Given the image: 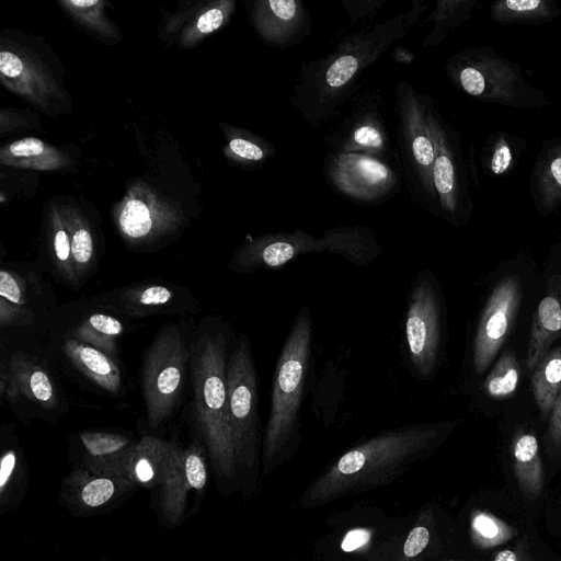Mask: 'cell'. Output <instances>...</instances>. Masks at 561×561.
<instances>
[{
	"mask_svg": "<svg viewBox=\"0 0 561 561\" xmlns=\"http://www.w3.org/2000/svg\"><path fill=\"white\" fill-rule=\"evenodd\" d=\"M312 314L308 306L297 313L276 362L266 425V449L276 455L294 442L312 359Z\"/></svg>",
	"mask_w": 561,
	"mask_h": 561,
	"instance_id": "1",
	"label": "cell"
},
{
	"mask_svg": "<svg viewBox=\"0 0 561 561\" xmlns=\"http://www.w3.org/2000/svg\"><path fill=\"white\" fill-rule=\"evenodd\" d=\"M227 341L219 332H206L194 351L193 416L210 448L220 458H230L233 442L228 412Z\"/></svg>",
	"mask_w": 561,
	"mask_h": 561,
	"instance_id": "2",
	"label": "cell"
},
{
	"mask_svg": "<svg viewBox=\"0 0 561 561\" xmlns=\"http://www.w3.org/2000/svg\"><path fill=\"white\" fill-rule=\"evenodd\" d=\"M188 350L176 327L168 324L154 339L142 366L147 421L157 426L173 411L185 383Z\"/></svg>",
	"mask_w": 561,
	"mask_h": 561,
	"instance_id": "3",
	"label": "cell"
},
{
	"mask_svg": "<svg viewBox=\"0 0 561 561\" xmlns=\"http://www.w3.org/2000/svg\"><path fill=\"white\" fill-rule=\"evenodd\" d=\"M461 88L471 96L515 107H539L543 94L528 85L519 67L493 50L473 53L458 73Z\"/></svg>",
	"mask_w": 561,
	"mask_h": 561,
	"instance_id": "4",
	"label": "cell"
},
{
	"mask_svg": "<svg viewBox=\"0 0 561 561\" xmlns=\"http://www.w3.org/2000/svg\"><path fill=\"white\" fill-rule=\"evenodd\" d=\"M470 516L472 543L484 561L495 551L538 530L537 522L508 490H486Z\"/></svg>",
	"mask_w": 561,
	"mask_h": 561,
	"instance_id": "5",
	"label": "cell"
},
{
	"mask_svg": "<svg viewBox=\"0 0 561 561\" xmlns=\"http://www.w3.org/2000/svg\"><path fill=\"white\" fill-rule=\"evenodd\" d=\"M405 340L413 369L423 378L431 377L442 345V310L430 276L420 275L412 287L405 316Z\"/></svg>",
	"mask_w": 561,
	"mask_h": 561,
	"instance_id": "6",
	"label": "cell"
},
{
	"mask_svg": "<svg viewBox=\"0 0 561 561\" xmlns=\"http://www.w3.org/2000/svg\"><path fill=\"white\" fill-rule=\"evenodd\" d=\"M228 412L234 450L255 440L259 424V376L250 340L241 335L227 365Z\"/></svg>",
	"mask_w": 561,
	"mask_h": 561,
	"instance_id": "7",
	"label": "cell"
},
{
	"mask_svg": "<svg viewBox=\"0 0 561 561\" xmlns=\"http://www.w3.org/2000/svg\"><path fill=\"white\" fill-rule=\"evenodd\" d=\"M520 283L514 275L502 278L488 298L473 342L472 363L483 374L505 342L520 305Z\"/></svg>",
	"mask_w": 561,
	"mask_h": 561,
	"instance_id": "8",
	"label": "cell"
},
{
	"mask_svg": "<svg viewBox=\"0 0 561 561\" xmlns=\"http://www.w3.org/2000/svg\"><path fill=\"white\" fill-rule=\"evenodd\" d=\"M512 486L507 490L536 520L543 516L548 499L545 465L537 436L518 431L511 443Z\"/></svg>",
	"mask_w": 561,
	"mask_h": 561,
	"instance_id": "9",
	"label": "cell"
},
{
	"mask_svg": "<svg viewBox=\"0 0 561 561\" xmlns=\"http://www.w3.org/2000/svg\"><path fill=\"white\" fill-rule=\"evenodd\" d=\"M64 352L71 363L98 386L111 393L121 390L122 374L113 357L73 337L66 340Z\"/></svg>",
	"mask_w": 561,
	"mask_h": 561,
	"instance_id": "10",
	"label": "cell"
},
{
	"mask_svg": "<svg viewBox=\"0 0 561 561\" xmlns=\"http://www.w3.org/2000/svg\"><path fill=\"white\" fill-rule=\"evenodd\" d=\"M559 335H561V299L556 295H547L540 300L533 320L526 356L529 370H534Z\"/></svg>",
	"mask_w": 561,
	"mask_h": 561,
	"instance_id": "11",
	"label": "cell"
},
{
	"mask_svg": "<svg viewBox=\"0 0 561 561\" xmlns=\"http://www.w3.org/2000/svg\"><path fill=\"white\" fill-rule=\"evenodd\" d=\"M0 159L7 165L36 170L60 169L66 162L60 151L33 137L13 141L4 147Z\"/></svg>",
	"mask_w": 561,
	"mask_h": 561,
	"instance_id": "12",
	"label": "cell"
},
{
	"mask_svg": "<svg viewBox=\"0 0 561 561\" xmlns=\"http://www.w3.org/2000/svg\"><path fill=\"white\" fill-rule=\"evenodd\" d=\"M10 368L19 383L22 396L46 409L57 403V394L47 373L22 352H15L10 360Z\"/></svg>",
	"mask_w": 561,
	"mask_h": 561,
	"instance_id": "13",
	"label": "cell"
},
{
	"mask_svg": "<svg viewBox=\"0 0 561 561\" xmlns=\"http://www.w3.org/2000/svg\"><path fill=\"white\" fill-rule=\"evenodd\" d=\"M531 388L541 414L547 416L561 388V345L550 348L538 362L533 370Z\"/></svg>",
	"mask_w": 561,
	"mask_h": 561,
	"instance_id": "14",
	"label": "cell"
},
{
	"mask_svg": "<svg viewBox=\"0 0 561 561\" xmlns=\"http://www.w3.org/2000/svg\"><path fill=\"white\" fill-rule=\"evenodd\" d=\"M534 176L537 201L545 210H553L561 204V145L539 157Z\"/></svg>",
	"mask_w": 561,
	"mask_h": 561,
	"instance_id": "15",
	"label": "cell"
},
{
	"mask_svg": "<svg viewBox=\"0 0 561 561\" xmlns=\"http://www.w3.org/2000/svg\"><path fill=\"white\" fill-rule=\"evenodd\" d=\"M124 332L123 323L105 313L89 314L73 331V339L89 344L113 357L116 354L117 339Z\"/></svg>",
	"mask_w": 561,
	"mask_h": 561,
	"instance_id": "16",
	"label": "cell"
},
{
	"mask_svg": "<svg viewBox=\"0 0 561 561\" xmlns=\"http://www.w3.org/2000/svg\"><path fill=\"white\" fill-rule=\"evenodd\" d=\"M559 9L546 0H503L494 3L490 14L501 24L539 23L554 19Z\"/></svg>",
	"mask_w": 561,
	"mask_h": 561,
	"instance_id": "17",
	"label": "cell"
},
{
	"mask_svg": "<svg viewBox=\"0 0 561 561\" xmlns=\"http://www.w3.org/2000/svg\"><path fill=\"white\" fill-rule=\"evenodd\" d=\"M118 225L122 233L129 240L150 239L168 228V224L156 218L151 209L139 199H130L125 204Z\"/></svg>",
	"mask_w": 561,
	"mask_h": 561,
	"instance_id": "18",
	"label": "cell"
},
{
	"mask_svg": "<svg viewBox=\"0 0 561 561\" xmlns=\"http://www.w3.org/2000/svg\"><path fill=\"white\" fill-rule=\"evenodd\" d=\"M0 72L2 80L8 81V85L33 99H35L34 95H37L35 88L43 85L41 76L35 70H32L25 60L11 50H1Z\"/></svg>",
	"mask_w": 561,
	"mask_h": 561,
	"instance_id": "19",
	"label": "cell"
},
{
	"mask_svg": "<svg viewBox=\"0 0 561 561\" xmlns=\"http://www.w3.org/2000/svg\"><path fill=\"white\" fill-rule=\"evenodd\" d=\"M520 378L518 360L512 352H505L488 374L484 392L494 399L507 398L515 392Z\"/></svg>",
	"mask_w": 561,
	"mask_h": 561,
	"instance_id": "20",
	"label": "cell"
},
{
	"mask_svg": "<svg viewBox=\"0 0 561 561\" xmlns=\"http://www.w3.org/2000/svg\"><path fill=\"white\" fill-rule=\"evenodd\" d=\"M554 553L536 530L495 551L485 561H550Z\"/></svg>",
	"mask_w": 561,
	"mask_h": 561,
	"instance_id": "21",
	"label": "cell"
},
{
	"mask_svg": "<svg viewBox=\"0 0 561 561\" xmlns=\"http://www.w3.org/2000/svg\"><path fill=\"white\" fill-rule=\"evenodd\" d=\"M174 297V293L167 286L146 285L128 289L122 296L127 309L140 313L158 309L168 305Z\"/></svg>",
	"mask_w": 561,
	"mask_h": 561,
	"instance_id": "22",
	"label": "cell"
},
{
	"mask_svg": "<svg viewBox=\"0 0 561 561\" xmlns=\"http://www.w3.org/2000/svg\"><path fill=\"white\" fill-rule=\"evenodd\" d=\"M71 242L72 263L78 280L90 270L94 257V242L89 228L78 221L66 225Z\"/></svg>",
	"mask_w": 561,
	"mask_h": 561,
	"instance_id": "23",
	"label": "cell"
},
{
	"mask_svg": "<svg viewBox=\"0 0 561 561\" xmlns=\"http://www.w3.org/2000/svg\"><path fill=\"white\" fill-rule=\"evenodd\" d=\"M80 438L88 454L94 458L114 457L130 446L127 437L113 433L83 432Z\"/></svg>",
	"mask_w": 561,
	"mask_h": 561,
	"instance_id": "24",
	"label": "cell"
},
{
	"mask_svg": "<svg viewBox=\"0 0 561 561\" xmlns=\"http://www.w3.org/2000/svg\"><path fill=\"white\" fill-rule=\"evenodd\" d=\"M53 251L56 267L59 274L72 284L78 283L75 273L71 242L69 231L60 220H56L53 226Z\"/></svg>",
	"mask_w": 561,
	"mask_h": 561,
	"instance_id": "25",
	"label": "cell"
},
{
	"mask_svg": "<svg viewBox=\"0 0 561 561\" xmlns=\"http://www.w3.org/2000/svg\"><path fill=\"white\" fill-rule=\"evenodd\" d=\"M434 184L448 207H453L455 193V167L450 157L440 152L434 162Z\"/></svg>",
	"mask_w": 561,
	"mask_h": 561,
	"instance_id": "26",
	"label": "cell"
},
{
	"mask_svg": "<svg viewBox=\"0 0 561 561\" xmlns=\"http://www.w3.org/2000/svg\"><path fill=\"white\" fill-rule=\"evenodd\" d=\"M0 298H3L16 306L26 307L28 302V294L25 279L13 271L1 270Z\"/></svg>",
	"mask_w": 561,
	"mask_h": 561,
	"instance_id": "27",
	"label": "cell"
},
{
	"mask_svg": "<svg viewBox=\"0 0 561 561\" xmlns=\"http://www.w3.org/2000/svg\"><path fill=\"white\" fill-rule=\"evenodd\" d=\"M357 69V59L351 55L337 58L328 69L327 83L332 88L345 84Z\"/></svg>",
	"mask_w": 561,
	"mask_h": 561,
	"instance_id": "28",
	"label": "cell"
},
{
	"mask_svg": "<svg viewBox=\"0 0 561 561\" xmlns=\"http://www.w3.org/2000/svg\"><path fill=\"white\" fill-rule=\"evenodd\" d=\"M547 448L551 457H561V388L550 411Z\"/></svg>",
	"mask_w": 561,
	"mask_h": 561,
	"instance_id": "29",
	"label": "cell"
},
{
	"mask_svg": "<svg viewBox=\"0 0 561 561\" xmlns=\"http://www.w3.org/2000/svg\"><path fill=\"white\" fill-rule=\"evenodd\" d=\"M34 314L26 307L16 306L0 298V327L5 329L13 325H28L33 322Z\"/></svg>",
	"mask_w": 561,
	"mask_h": 561,
	"instance_id": "30",
	"label": "cell"
},
{
	"mask_svg": "<svg viewBox=\"0 0 561 561\" xmlns=\"http://www.w3.org/2000/svg\"><path fill=\"white\" fill-rule=\"evenodd\" d=\"M114 492V484L111 480L100 478L89 482L82 491V500L89 506H99L105 503Z\"/></svg>",
	"mask_w": 561,
	"mask_h": 561,
	"instance_id": "31",
	"label": "cell"
},
{
	"mask_svg": "<svg viewBox=\"0 0 561 561\" xmlns=\"http://www.w3.org/2000/svg\"><path fill=\"white\" fill-rule=\"evenodd\" d=\"M513 161L512 149L507 141L499 139L492 150L489 169L494 175H503L511 167Z\"/></svg>",
	"mask_w": 561,
	"mask_h": 561,
	"instance_id": "32",
	"label": "cell"
},
{
	"mask_svg": "<svg viewBox=\"0 0 561 561\" xmlns=\"http://www.w3.org/2000/svg\"><path fill=\"white\" fill-rule=\"evenodd\" d=\"M0 394L10 403H16L22 396L21 389L10 365L4 359L1 363L0 369Z\"/></svg>",
	"mask_w": 561,
	"mask_h": 561,
	"instance_id": "33",
	"label": "cell"
},
{
	"mask_svg": "<svg viewBox=\"0 0 561 561\" xmlns=\"http://www.w3.org/2000/svg\"><path fill=\"white\" fill-rule=\"evenodd\" d=\"M184 467L188 483L195 489H202L206 482V471L201 456L196 453L187 454Z\"/></svg>",
	"mask_w": 561,
	"mask_h": 561,
	"instance_id": "34",
	"label": "cell"
},
{
	"mask_svg": "<svg viewBox=\"0 0 561 561\" xmlns=\"http://www.w3.org/2000/svg\"><path fill=\"white\" fill-rule=\"evenodd\" d=\"M365 465V456L363 451L356 447L345 453L336 463V470L344 476H351L359 472Z\"/></svg>",
	"mask_w": 561,
	"mask_h": 561,
	"instance_id": "35",
	"label": "cell"
},
{
	"mask_svg": "<svg viewBox=\"0 0 561 561\" xmlns=\"http://www.w3.org/2000/svg\"><path fill=\"white\" fill-rule=\"evenodd\" d=\"M430 539L428 530L419 526L411 530L404 543V553L408 557H415L427 546Z\"/></svg>",
	"mask_w": 561,
	"mask_h": 561,
	"instance_id": "36",
	"label": "cell"
},
{
	"mask_svg": "<svg viewBox=\"0 0 561 561\" xmlns=\"http://www.w3.org/2000/svg\"><path fill=\"white\" fill-rule=\"evenodd\" d=\"M542 517L550 534L561 527V489L553 499L547 500Z\"/></svg>",
	"mask_w": 561,
	"mask_h": 561,
	"instance_id": "37",
	"label": "cell"
},
{
	"mask_svg": "<svg viewBox=\"0 0 561 561\" xmlns=\"http://www.w3.org/2000/svg\"><path fill=\"white\" fill-rule=\"evenodd\" d=\"M412 150L414 158L420 164L424 167L432 165L434 161V147L426 136L420 135L415 137L412 144Z\"/></svg>",
	"mask_w": 561,
	"mask_h": 561,
	"instance_id": "38",
	"label": "cell"
},
{
	"mask_svg": "<svg viewBox=\"0 0 561 561\" xmlns=\"http://www.w3.org/2000/svg\"><path fill=\"white\" fill-rule=\"evenodd\" d=\"M224 21V12L218 9L214 8L205 13H203L197 22H196V28L202 34H208L217 30Z\"/></svg>",
	"mask_w": 561,
	"mask_h": 561,
	"instance_id": "39",
	"label": "cell"
},
{
	"mask_svg": "<svg viewBox=\"0 0 561 561\" xmlns=\"http://www.w3.org/2000/svg\"><path fill=\"white\" fill-rule=\"evenodd\" d=\"M229 147L232 152L244 159L260 160L263 158L262 149L245 139L234 138L230 141Z\"/></svg>",
	"mask_w": 561,
	"mask_h": 561,
	"instance_id": "40",
	"label": "cell"
},
{
	"mask_svg": "<svg viewBox=\"0 0 561 561\" xmlns=\"http://www.w3.org/2000/svg\"><path fill=\"white\" fill-rule=\"evenodd\" d=\"M354 140L363 146L380 147L382 142L379 131L370 126H362L354 133Z\"/></svg>",
	"mask_w": 561,
	"mask_h": 561,
	"instance_id": "41",
	"label": "cell"
},
{
	"mask_svg": "<svg viewBox=\"0 0 561 561\" xmlns=\"http://www.w3.org/2000/svg\"><path fill=\"white\" fill-rule=\"evenodd\" d=\"M359 170L371 181H381L388 175V171L383 165L367 158L359 160Z\"/></svg>",
	"mask_w": 561,
	"mask_h": 561,
	"instance_id": "42",
	"label": "cell"
},
{
	"mask_svg": "<svg viewBox=\"0 0 561 561\" xmlns=\"http://www.w3.org/2000/svg\"><path fill=\"white\" fill-rule=\"evenodd\" d=\"M268 5L273 14L280 20H290L296 14V2L294 0H272Z\"/></svg>",
	"mask_w": 561,
	"mask_h": 561,
	"instance_id": "43",
	"label": "cell"
},
{
	"mask_svg": "<svg viewBox=\"0 0 561 561\" xmlns=\"http://www.w3.org/2000/svg\"><path fill=\"white\" fill-rule=\"evenodd\" d=\"M369 539V534L365 529H355L350 531L343 542L342 549L344 551H353L363 545H365Z\"/></svg>",
	"mask_w": 561,
	"mask_h": 561,
	"instance_id": "44",
	"label": "cell"
},
{
	"mask_svg": "<svg viewBox=\"0 0 561 561\" xmlns=\"http://www.w3.org/2000/svg\"><path fill=\"white\" fill-rule=\"evenodd\" d=\"M15 466V455L13 451H9L4 454L1 459V468H0V486L3 488L5 482L8 481L13 468Z\"/></svg>",
	"mask_w": 561,
	"mask_h": 561,
	"instance_id": "45",
	"label": "cell"
},
{
	"mask_svg": "<svg viewBox=\"0 0 561 561\" xmlns=\"http://www.w3.org/2000/svg\"><path fill=\"white\" fill-rule=\"evenodd\" d=\"M135 473L140 481L146 482L153 477L154 471L149 461L138 455L137 461L135 463Z\"/></svg>",
	"mask_w": 561,
	"mask_h": 561,
	"instance_id": "46",
	"label": "cell"
},
{
	"mask_svg": "<svg viewBox=\"0 0 561 561\" xmlns=\"http://www.w3.org/2000/svg\"><path fill=\"white\" fill-rule=\"evenodd\" d=\"M551 535H553L556 538H558L560 541V545H561V527H559L553 533H551Z\"/></svg>",
	"mask_w": 561,
	"mask_h": 561,
	"instance_id": "47",
	"label": "cell"
},
{
	"mask_svg": "<svg viewBox=\"0 0 561 561\" xmlns=\"http://www.w3.org/2000/svg\"><path fill=\"white\" fill-rule=\"evenodd\" d=\"M550 561H561V554L554 553Z\"/></svg>",
	"mask_w": 561,
	"mask_h": 561,
	"instance_id": "48",
	"label": "cell"
}]
</instances>
